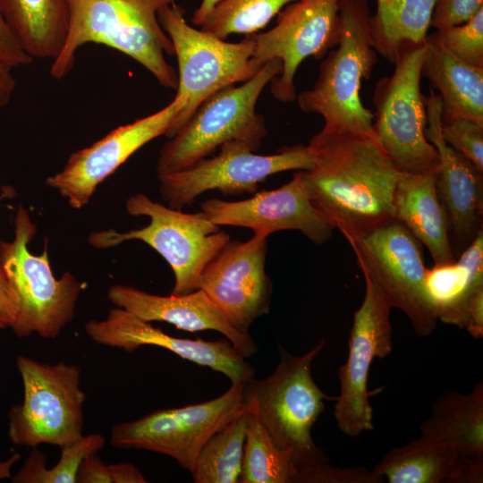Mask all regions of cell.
<instances>
[{
	"label": "cell",
	"instance_id": "34",
	"mask_svg": "<svg viewBox=\"0 0 483 483\" xmlns=\"http://www.w3.org/2000/svg\"><path fill=\"white\" fill-rule=\"evenodd\" d=\"M445 141L483 172V125L460 115H441Z\"/></svg>",
	"mask_w": 483,
	"mask_h": 483
},
{
	"label": "cell",
	"instance_id": "7",
	"mask_svg": "<svg viewBox=\"0 0 483 483\" xmlns=\"http://www.w3.org/2000/svg\"><path fill=\"white\" fill-rule=\"evenodd\" d=\"M428 47V40L402 44L393 73L382 77L373 93V132L396 168L405 174L436 173L440 165L437 151L425 136L427 112L420 80Z\"/></svg>",
	"mask_w": 483,
	"mask_h": 483
},
{
	"label": "cell",
	"instance_id": "6",
	"mask_svg": "<svg viewBox=\"0 0 483 483\" xmlns=\"http://www.w3.org/2000/svg\"><path fill=\"white\" fill-rule=\"evenodd\" d=\"M129 215L148 216V225L119 233L102 230L89 235V243L97 249L115 247L124 242L139 240L150 246L171 267L174 275L172 295L197 290L199 275L206 265L231 240L201 211L185 213L137 193L125 202Z\"/></svg>",
	"mask_w": 483,
	"mask_h": 483
},
{
	"label": "cell",
	"instance_id": "2",
	"mask_svg": "<svg viewBox=\"0 0 483 483\" xmlns=\"http://www.w3.org/2000/svg\"><path fill=\"white\" fill-rule=\"evenodd\" d=\"M174 0H68V30L63 48L52 61L50 75L64 79L73 68L76 54L88 43L101 44L128 55L157 82L176 89L178 76L165 55H174L171 39L157 12Z\"/></svg>",
	"mask_w": 483,
	"mask_h": 483
},
{
	"label": "cell",
	"instance_id": "15",
	"mask_svg": "<svg viewBox=\"0 0 483 483\" xmlns=\"http://www.w3.org/2000/svg\"><path fill=\"white\" fill-rule=\"evenodd\" d=\"M365 295L354 312L348 341V357L338 370L340 394L336 396L335 419L338 428L349 436L374 429L373 408L369 397V373L375 358L392 352V326L387 299L366 275Z\"/></svg>",
	"mask_w": 483,
	"mask_h": 483
},
{
	"label": "cell",
	"instance_id": "13",
	"mask_svg": "<svg viewBox=\"0 0 483 483\" xmlns=\"http://www.w3.org/2000/svg\"><path fill=\"white\" fill-rule=\"evenodd\" d=\"M313 165L314 154L309 145L297 144L275 154L258 155L242 142L229 141L213 157L158 176L159 193L169 208L182 209L206 191L254 194L258 183L270 175L290 170L306 171Z\"/></svg>",
	"mask_w": 483,
	"mask_h": 483
},
{
	"label": "cell",
	"instance_id": "3",
	"mask_svg": "<svg viewBox=\"0 0 483 483\" xmlns=\"http://www.w3.org/2000/svg\"><path fill=\"white\" fill-rule=\"evenodd\" d=\"M368 0H340V38L319 64L318 77L296 99L304 113L323 117V129L375 135L374 114L360 98L361 82L378 62L373 47Z\"/></svg>",
	"mask_w": 483,
	"mask_h": 483
},
{
	"label": "cell",
	"instance_id": "19",
	"mask_svg": "<svg viewBox=\"0 0 483 483\" xmlns=\"http://www.w3.org/2000/svg\"><path fill=\"white\" fill-rule=\"evenodd\" d=\"M87 335L96 343L132 352L144 345L157 346L197 365L227 377L232 383L254 377V369L227 339L204 341L179 338L165 333L122 308H113L102 320L85 325Z\"/></svg>",
	"mask_w": 483,
	"mask_h": 483
},
{
	"label": "cell",
	"instance_id": "39",
	"mask_svg": "<svg viewBox=\"0 0 483 483\" xmlns=\"http://www.w3.org/2000/svg\"><path fill=\"white\" fill-rule=\"evenodd\" d=\"M483 457L459 454L446 483H482Z\"/></svg>",
	"mask_w": 483,
	"mask_h": 483
},
{
	"label": "cell",
	"instance_id": "36",
	"mask_svg": "<svg viewBox=\"0 0 483 483\" xmlns=\"http://www.w3.org/2000/svg\"><path fill=\"white\" fill-rule=\"evenodd\" d=\"M483 8V0H436L431 26L440 30L465 22Z\"/></svg>",
	"mask_w": 483,
	"mask_h": 483
},
{
	"label": "cell",
	"instance_id": "37",
	"mask_svg": "<svg viewBox=\"0 0 483 483\" xmlns=\"http://www.w3.org/2000/svg\"><path fill=\"white\" fill-rule=\"evenodd\" d=\"M0 62L12 69L33 62L8 26L0 8Z\"/></svg>",
	"mask_w": 483,
	"mask_h": 483
},
{
	"label": "cell",
	"instance_id": "29",
	"mask_svg": "<svg viewBox=\"0 0 483 483\" xmlns=\"http://www.w3.org/2000/svg\"><path fill=\"white\" fill-rule=\"evenodd\" d=\"M248 406L242 410L201 448L192 471L196 483H237L240 481Z\"/></svg>",
	"mask_w": 483,
	"mask_h": 483
},
{
	"label": "cell",
	"instance_id": "4",
	"mask_svg": "<svg viewBox=\"0 0 483 483\" xmlns=\"http://www.w3.org/2000/svg\"><path fill=\"white\" fill-rule=\"evenodd\" d=\"M324 345L322 340L300 356L278 345L280 361L274 372L265 379L253 377L244 384V399L254 402L260 421L290 456L296 474L329 462L311 437V429L325 410V401L336 400L325 394L311 375L312 361Z\"/></svg>",
	"mask_w": 483,
	"mask_h": 483
},
{
	"label": "cell",
	"instance_id": "42",
	"mask_svg": "<svg viewBox=\"0 0 483 483\" xmlns=\"http://www.w3.org/2000/svg\"><path fill=\"white\" fill-rule=\"evenodd\" d=\"M15 88L16 80L13 69L0 62V109L9 104Z\"/></svg>",
	"mask_w": 483,
	"mask_h": 483
},
{
	"label": "cell",
	"instance_id": "31",
	"mask_svg": "<svg viewBox=\"0 0 483 483\" xmlns=\"http://www.w3.org/2000/svg\"><path fill=\"white\" fill-rule=\"evenodd\" d=\"M106 444L98 433L82 436L70 445L60 447L59 460L47 468L45 454L33 448L17 473L12 476L13 483H77V473L81 462L89 454L97 453Z\"/></svg>",
	"mask_w": 483,
	"mask_h": 483
},
{
	"label": "cell",
	"instance_id": "41",
	"mask_svg": "<svg viewBox=\"0 0 483 483\" xmlns=\"http://www.w3.org/2000/svg\"><path fill=\"white\" fill-rule=\"evenodd\" d=\"M109 470L113 483H146L148 481L133 463L109 464Z\"/></svg>",
	"mask_w": 483,
	"mask_h": 483
},
{
	"label": "cell",
	"instance_id": "32",
	"mask_svg": "<svg viewBox=\"0 0 483 483\" xmlns=\"http://www.w3.org/2000/svg\"><path fill=\"white\" fill-rule=\"evenodd\" d=\"M296 0H222L213 9L201 30L221 39L233 34L256 33Z\"/></svg>",
	"mask_w": 483,
	"mask_h": 483
},
{
	"label": "cell",
	"instance_id": "25",
	"mask_svg": "<svg viewBox=\"0 0 483 483\" xmlns=\"http://www.w3.org/2000/svg\"><path fill=\"white\" fill-rule=\"evenodd\" d=\"M2 13L31 58L54 61L68 30V0H0Z\"/></svg>",
	"mask_w": 483,
	"mask_h": 483
},
{
	"label": "cell",
	"instance_id": "18",
	"mask_svg": "<svg viewBox=\"0 0 483 483\" xmlns=\"http://www.w3.org/2000/svg\"><path fill=\"white\" fill-rule=\"evenodd\" d=\"M201 210L218 226L245 227L267 236L295 230L316 244L326 242L334 230L309 199L301 171L280 188L256 191L243 200L209 199L201 203Z\"/></svg>",
	"mask_w": 483,
	"mask_h": 483
},
{
	"label": "cell",
	"instance_id": "35",
	"mask_svg": "<svg viewBox=\"0 0 483 483\" xmlns=\"http://www.w3.org/2000/svg\"><path fill=\"white\" fill-rule=\"evenodd\" d=\"M381 483L383 479L364 467L340 468L329 462L299 471L294 483Z\"/></svg>",
	"mask_w": 483,
	"mask_h": 483
},
{
	"label": "cell",
	"instance_id": "26",
	"mask_svg": "<svg viewBox=\"0 0 483 483\" xmlns=\"http://www.w3.org/2000/svg\"><path fill=\"white\" fill-rule=\"evenodd\" d=\"M419 430L448 443L459 454L483 457L482 382L468 394H443L434 402L431 416L420 424Z\"/></svg>",
	"mask_w": 483,
	"mask_h": 483
},
{
	"label": "cell",
	"instance_id": "16",
	"mask_svg": "<svg viewBox=\"0 0 483 483\" xmlns=\"http://www.w3.org/2000/svg\"><path fill=\"white\" fill-rule=\"evenodd\" d=\"M254 233L244 242L229 241L202 270L201 289L240 333L269 312L272 283L266 272L267 238Z\"/></svg>",
	"mask_w": 483,
	"mask_h": 483
},
{
	"label": "cell",
	"instance_id": "40",
	"mask_svg": "<svg viewBox=\"0 0 483 483\" xmlns=\"http://www.w3.org/2000/svg\"><path fill=\"white\" fill-rule=\"evenodd\" d=\"M77 483H113L109 465L97 453L89 454L80 465Z\"/></svg>",
	"mask_w": 483,
	"mask_h": 483
},
{
	"label": "cell",
	"instance_id": "30",
	"mask_svg": "<svg viewBox=\"0 0 483 483\" xmlns=\"http://www.w3.org/2000/svg\"><path fill=\"white\" fill-rule=\"evenodd\" d=\"M248 423L241 483H293L296 469L290 456L274 441L260 421L254 402L245 400Z\"/></svg>",
	"mask_w": 483,
	"mask_h": 483
},
{
	"label": "cell",
	"instance_id": "8",
	"mask_svg": "<svg viewBox=\"0 0 483 483\" xmlns=\"http://www.w3.org/2000/svg\"><path fill=\"white\" fill-rule=\"evenodd\" d=\"M14 225V238L11 242L0 241V262L19 299L18 313L11 328L19 338L32 334L45 339L56 338L75 316L82 284L68 271L55 278L50 267L47 240L41 254L30 252L28 245L37 233V225L21 205Z\"/></svg>",
	"mask_w": 483,
	"mask_h": 483
},
{
	"label": "cell",
	"instance_id": "11",
	"mask_svg": "<svg viewBox=\"0 0 483 483\" xmlns=\"http://www.w3.org/2000/svg\"><path fill=\"white\" fill-rule=\"evenodd\" d=\"M361 272L382 291L392 308L402 310L418 336L431 335L438 321L426 290L421 243L390 217L346 238Z\"/></svg>",
	"mask_w": 483,
	"mask_h": 483
},
{
	"label": "cell",
	"instance_id": "20",
	"mask_svg": "<svg viewBox=\"0 0 483 483\" xmlns=\"http://www.w3.org/2000/svg\"><path fill=\"white\" fill-rule=\"evenodd\" d=\"M425 136L437 151V196L446 212L456 243L466 248L479 231L483 214V172L464 155L449 146L441 134L442 103L430 87L425 96Z\"/></svg>",
	"mask_w": 483,
	"mask_h": 483
},
{
	"label": "cell",
	"instance_id": "10",
	"mask_svg": "<svg viewBox=\"0 0 483 483\" xmlns=\"http://www.w3.org/2000/svg\"><path fill=\"white\" fill-rule=\"evenodd\" d=\"M17 369L23 386V400L8 412V436L16 445H70L83 436L80 368L74 364L44 363L19 355Z\"/></svg>",
	"mask_w": 483,
	"mask_h": 483
},
{
	"label": "cell",
	"instance_id": "12",
	"mask_svg": "<svg viewBox=\"0 0 483 483\" xmlns=\"http://www.w3.org/2000/svg\"><path fill=\"white\" fill-rule=\"evenodd\" d=\"M245 382L232 383L222 395L196 404L161 409L138 419L115 424L110 444L165 454L192 471L205 443L244 406Z\"/></svg>",
	"mask_w": 483,
	"mask_h": 483
},
{
	"label": "cell",
	"instance_id": "28",
	"mask_svg": "<svg viewBox=\"0 0 483 483\" xmlns=\"http://www.w3.org/2000/svg\"><path fill=\"white\" fill-rule=\"evenodd\" d=\"M376 1V12L369 19L372 45L394 64L402 44L427 40L436 0Z\"/></svg>",
	"mask_w": 483,
	"mask_h": 483
},
{
	"label": "cell",
	"instance_id": "44",
	"mask_svg": "<svg viewBox=\"0 0 483 483\" xmlns=\"http://www.w3.org/2000/svg\"><path fill=\"white\" fill-rule=\"evenodd\" d=\"M21 457L20 453H13L11 456L0 461V480L12 478V470Z\"/></svg>",
	"mask_w": 483,
	"mask_h": 483
},
{
	"label": "cell",
	"instance_id": "33",
	"mask_svg": "<svg viewBox=\"0 0 483 483\" xmlns=\"http://www.w3.org/2000/svg\"><path fill=\"white\" fill-rule=\"evenodd\" d=\"M429 35L457 58L483 67V8L462 24L436 30Z\"/></svg>",
	"mask_w": 483,
	"mask_h": 483
},
{
	"label": "cell",
	"instance_id": "38",
	"mask_svg": "<svg viewBox=\"0 0 483 483\" xmlns=\"http://www.w3.org/2000/svg\"><path fill=\"white\" fill-rule=\"evenodd\" d=\"M19 309V299L0 262V329L12 327Z\"/></svg>",
	"mask_w": 483,
	"mask_h": 483
},
{
	"label": "cell",
	"instance_id": "27",
	"mask_svg": "<svg viewBox=\"0 0 483 483\" xmlns=\"http://www.w3.org/2000/svg\"><path fill=\"white\" fill-rule=\"evenodd\" d=\"M458 455L448 443L420 434L387 452L372 470L389 483H446Z\"/></svg>",
	"mask_w": 483,
	"mask_h": 483
},
{
	"label": "cell",
	"instance_id": "17",
	"mask_svg": "<svg viewBox=\"0 0 483 483\" xmlns=\"http://www.w3.org/2000/svg\"><path fill=\"white\" fill-rule=\"evenodd\" d=\"M187 103L182 95L159 111L110 131L89 147L72 153L64 168L46 179V185L67 199L71 208L88 204L97 187L137 150L165 135Z\"/></svg>",
	"mask_w": 483,
	"mask_h": 483
},
{
	"label": "cell",
	"instance_id": "1",
	"mask_svg": "<svg viewBox=\"0 0 483 483\" xmlns=\"http://www.w3.org/2000/svg\"><path fill=\"white\" fill-rule=\"evenodd\" d=\"M314 165L301 171L309 199L346 238L393 217L402 175L375 135L323 129L309 143Z\"/></svg>",
	"mask_w": 483,
	"mask_h": 483
},
{
	"label": "cell",
	"instance_id": "43",
	"mask_svg": "<svg viewBox=\"0 0 483 483\" xmlns=\"http://www.w3.org/2000/svg\"><path fill=\"white\" fill-rule=\"evenodd\" d=\"M222 0H202L194 12L191 22L196 26H202L216 4Z\"/></svg>",
	"mask_w": 483,
	"mask_h": 483
},
{
	"label": "cell",
	"instance_id": "22",
	"mask_svg": "<svg viewBox=\"0 0 483 483\" xmlns=\"http://www.w3.org/2000/svg\"><path fill=\"white\" fill-rule=\"evenodd\" d=\"M426 290L438 320L483 336V228L459 259L427 269Z\"/></svg>",
	"mask_w": 483,
	"mask_h": 483
},
{
	"label": "cell",
	"instance_id": "21",
	"mask_svg": "<svg viewBox=\"0 0 483 483\" xmlns=\"http://www.w3.org/2000/svg\"><path fill=\"white\" fill-rule=\"evenodd\" d=\"M106 295L114 306L148 322H166L191 333L216 331L225 335L245 359L258 351L250 335L237 331L201 289L182 295L161 296L129 285L114 284Z\"/></svg>",
	"mask_w": 483,
	"mask_h": 483
},
{
	"label": "cell",
	"instance_id": "24",
	"mask_svg": "<svg viewBox=\"0 0 483 483\" xmlns=\"http://www.w3.org/2000/svg\"><path fill=\"white\" fill-rule=\"evenodd\" d=\"M421 74L439 95L442 114L460 115L483 125V67L454 56L428 35Z\"/></svg>",
	"mask_w": 483,
	"mask_h": 483
},
{
	"label": "cell",
	"instance_id": "5",
	"mask_svg": "<svg viewBox=\"0 0 483 483\" xmlns=\"http://www.w3.org/2000/svg\"><path fill=\"white\" fill-rule=\"evenodd\" d=\"M281 71L282 63L272 60L242 85L224 88L204 100L161 148L157 176L184 170L229 141L258 150L267 131L264 117L256 112L257 102Z\"/></svg>",
	"mask_w": 483,
	"mask_h": 483
},
{
	"label": "cell",
	"instance_id": "23",
	"mask_svg": "<svg viewBox=\"0 0 483 483\" xmlns=\"http://www.w3.org/2000/svg\"><path fill=\"white\" fill-rule=\"evenodd\" d=\"M436 173H402L393 200V217L425 245L435 265L456 261L449 237V222L436 192Z\"/></svg>",
	"mask_w": 483,
	"mask_h": 483
},
{
	"label": "cell",
	"instance_id": "9",
	"mask_svg": "<svg viewBox=\"0 0 483 483\" xmlns=\"http://www.w3.org/2000/svg\"><path fill=\"white\" fill-rule=\"evenodd\" d=\"M157 19L171 39L177 58L175 95L187 100L165 134L170 139L208 97L250 80L262 66L253 57L254 41L250 35L233 43L197 30L188 24L184 10L174 2L160 8Z\"/></svg>",
	"mask_w": 483,
	"mask_h": 483
},
{
	"label": "cell",
	"instance_id": "14",
	"mask_svg": "<svg viewBox=\"0 0 483 483\" xmlns=\"http://www.w3.org/2000/svg\"><path fill=\"white\" fill-rule=\"evenodd\" d=\"M340 0H296L277 14L275 25L265 32L249 34L253 57L263 66L272 60L282 71L270 81L273 97L280 102L296 99V72L308 57L323 58L340 38Z\"/></svg>",
	"mask_w": 483,
	"mask_h": 483
}]
</instances>
